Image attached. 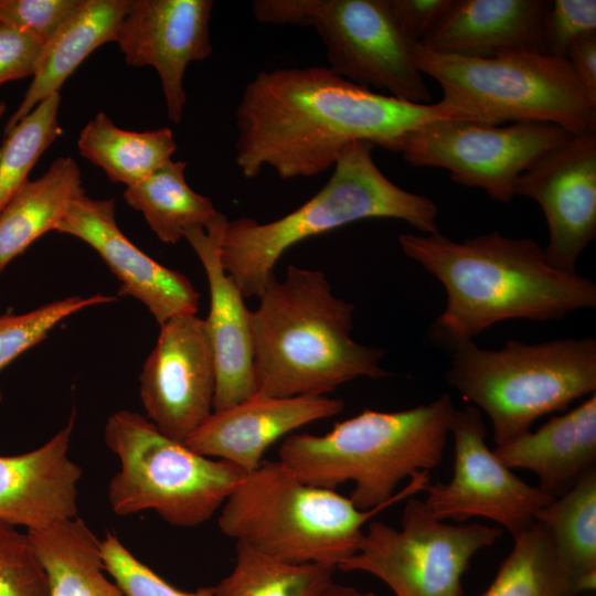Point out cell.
<instances>
[{
	"instance_id": "obj_1",
	"label": "cell",
	"mask_w": 596,
	"mask_h": 596,
	"mask_svg": "<svg viewBox=\"0 0 596 596\" xmlns=\"http://www.w3.org/2000/svg\"><path fill=\"white\" fill-rule=\"evenodd\" d=\"M441 119L453 118L439 103L379 94L328 66L260 71L235 109V162L247 179L266 167L281 179L313 177L352 142L400 153L411 134Z\"/></svg>"
},
{
	"instance_id": "obj_2",
	"label": "cell",
	"mask_w": 596,
	"mask_h": 596,
	"mask_svg": "<svg viewBox=\"0 0 596 596\" xmlns=\"http://www.w3.org/2000/svg\"><path fill=\"white\" fill-rule=\"evenodd\" d=\"M404 254L445 288V309L429 336L455 349L509 319L557 320L596 306V285L551 266L532 238L491 232L455 242L439 232L401 234Z\"/></svg>"
},
{
	"instance_id": "obj_3",
	"label": "cell",
	"mask_w": 596,
	"mask_h": 596,
	"mask_svg": "<svg viewBox=\"0 0 596 596\" xmlns=\"http://www.w3.org/2000/svg\"><path fill=\"white\" fill-rule=\"evenodd\" d=\"M251 311L253 376L257 394L326 395L359 377L390 375L381 348L351 338L354 305L337 297L324 273L288 266Z\"/></svg>"
},
{
	"instance_id": "obj_4",
	"label": "cell",
	"mask_w": 596,
	"mask_h": 596,
	"mask_svg": "<svg viewBox=\"0 0 596 596\" xmlns=\"http://www.w3.org/2000/svg\"><path fill=\"white\" fill-rule=\"evenodd\" d=\"M455 411L448 394L403 411L366 408L323 435L287 436L278 460L310 486L353 481L349 498L359 510L385 509L425 490L428 471L443 460Z\"/></svg>"
},
{
	"instance_id": "obj_5",
	"label": "cell",
	"mask_w": 596,
	"mask_h": 596,
	"mask_svg": "<svg viewBox=\"0 0 596 596\" xmlns=\"http://www.w3.org/2000/svg\"><path fill=\"white\" fill-rule=\"evenodd\" d=\"M374 146L349 145L327 183L306 203L269 223L249 217L228 221L221 248L224 269L245 298L257 297L291 246L366 219L401 220L421 234L438 233L435 202L393 183L376 166Z\"/></svg>"
},
{
	"instance_id": "obj_6",
	"label": "cell",
	"mask_w": 596,
	"mask_h": 596,
	"mask_svg": "<svg viewBox=\"0 0 596 596\" xmlns=\"http://www.w3.org/2000/svg\"><path fill=\"white\" fill-rule=\"evenodd\" d=\"M414 60L440 86L438 103L453 119L551 124L571 135L596 129V99L566 58L530 51L466 57L416 44Z\"/></svg>"
},
{
	"instance_id": "obj_7",
	"label": "cell",
	"mask_w": 596,
	"mask_h": 596,
	"mask_svg": "<svg viewBox=\"0 0 596 596\" xmlns=\"http://www.w3.org/2000/svg\"><path fill=\"white\" fill-rule=\"evenodd\" d=\"M383 509L359 510L334 489L302 482L279 460H263L223 503L219 528L276 560L337 568L358 551L364 524Z\"/></svg>"
},
{
	"instance_id": "obj_8",
	"label": "cell",
	"mask_w": 596,
	"mask_h": 596,
	"mask_svg": "<svg viewBox=\"0 0 596 596\" xmlns=\"http://www.w3.org/2000/svg\"><path fill=\"white\" fill-rule=\"evenodd\" d=\"M445 377L488 415L496 446H501L529 432L543 415L595 393L596 339L509 340L500 349L469 340L453 349Z\"/></svg>"
},
{
	"instance_id": "obj_9",
	"label": "cell",
	"mask_w": 596,
	"mask_h": 596,
	"mask_svg": "<svg viewBox=\"0 0 596 596\" xmlns=\"http://www.w3.org/2000/svg\"><path fill=\"white\" fill-rule=\"evenodd\" d=\"M104 439L119 460L107 499L120 517L152 510L171 525L198 526L222 508L245 475L227 461L168 437L136 412L111 414Z\"/></svg>"
},
{
	"instance_id": "obj_10",
	"label": "cell",
	"mask_w": 596,
	"mask_h": 596,
	"mask_svg": "<svg viewBox=\"0 0 596 596\" xmlns=\"http://www.w3.org/2000/svg\"><path fill=\"white\" fill-rule=\"evenodd\" d=\"M252 12L262 23L312 28L337 75L401 100L429 103L414 60L416 43L401 31L386 0H256Z\"/></svg>"
},
{
	"instance_id": "obj_11",
	"label": "cell",
	"mask_w": 596,
	"mask_h": 596,
	"mask_svg": "<svg viewBox=\"0 0 596 596\" xmlns=\"http://www.w3.org/2000/svg\"><path fill=\"white\" fill-rule=\"evenodd\" d=\"M501 534V529L477 522L445 523L424 501L408 498L400 529L369 522L358 551L337 568L374 575L396 596H461L471 558Z\"/></svg>"
},
{
	"instance_id": "obj_12",
	"label": "cell",
	"mask_w": 596,
	"mask_h": 596,
	"mask_svg": "<svg viewBox=\"0 0 596 596\" xmlns=\"http://www.w3.org/2000/svg\"><path fill=\"white\" fill-rule=\"evenodd\" d=\"M571 136L551 124L441 119L411 134L400 153L413 167L446 169L456 183L480 188L492 200L509 203L520 175Z\"/></svg>"
},
{
	"instance_id": "obj_13",
	"label": "cell",
	"mask_w": 596,
	"mask_h": 596,
	"mask_svg": "<svg viewBox=\"0 0 596 596\" xmlns=\"http://www.w3.org/2000/svg\"><path fill=\"white\" fill-rule=\"evenodd\" d=\"M449 434L454 438V475L447 483L426 486L428 512L440 521L487 518L512 538L529 529L536 512L554 498L520 479L496 457L487 445L479 408H456Z\"/></svg>"
},
{
	"instance_id": "obj_14",
	"label": "cell",
	"mask_w": 596,
	"mask_h": 596,
	"mask_svg": "<svg viewBox=\"0 0 596 596\" xmlns=\"http://www.w3.org/2000/svg\"><path fill=\"white\" fill-rule=\"evenodd\" d=\"M215 386L204 319L185 315L162 323L139 375L146 417L168 437L184 443L212 414Z\"/></svg>"
},
{
	"instance_id": "obj_15",
	"label": "cell",
	"mask_w": 596,
	"mask_h": 596,
	"mask_svg": "<svg viewBox=\"0 0 596 596\" xmlns=\"http://www.w3.org/2000/svg\"><path fill=\"white\" fill-rule=\"evenodd\" d=\"M514 193L534 200L544 213L547 263L576 272L579 255L596 237V129L543 153L520 175Z\"/></svg>"
},
{
	"instance_id": "obj_16",
	"label": "cell",
	"mask_w": 596,
	"mask_h": 596,
	"mask_svg": "<svg viewBox=\"0 0 596 596\" xmlns=\"http://www.w3.org/2000/svg\"><path fill=\"white\" fill-rule=\"evenodd\" d=\"M211 0H131L115 42L130 66L153 67L161 82L168 118L182 120L185 68L212 54Z\"/></svg>"
},
{
	"instance_id": "obj_17",
	"label": "cell",
	"mask_w": 596,
	"mask_h": 596,
	"mask_svg": "<svg viewBox=\"0 0 596 596\" xmlns=\"http://www.w3.org/2000/svg\"><path fill=\"white\" fill-rule=\"evenodd\" d=\"M94 248L120 281L119 296L141 301L161 326L177 316L196 315L200 295L190 279L152 259L131 243L115 219L113 199L83 192L56 227Z\"/></svg>"
},
{
	"instance_id": "obj_18",
	"label": "cell",
	"mask_w": 596,
	"mask_h": 596,
	"mask_svg": "<svg viewBox=\"0 0 596 596\" xmlns=\"http://www.w3.org/2000/svg\"><path fill=\"white\" fill-rule=\"evenodd\" d=\"M227 217L219 212L206 226L184 231L209 284L210 310L204 319L214 354L216 386L213 411H221L256 394L253 376L251 311L240 287L221 260Z\"/></svg>"
},
{
	"instance_id": "obj_19",
	"label": "cell",
	"mask_w": 596,
	"mask_h": 596,
	"mask_svg": "<svg viewBox=\"0 0 596 596\" xmlns=\"http://www.w3.org/2000/svg\"><path fill=\"white\" fill-rule=\"evenodd\" d=\"M343 408V401L326 395L275 397L256 393L234 406L213 411L184 444L248 472L262 464L264 454L281 437L336 416Z\"/></svg>"
},
{
	"instance_id": "obj_20",
	"label": "cell",
	"mask_w": 596,
	"mask_h": 596,
	"mask_svg": "<svg viewBox=\"0 0 596 596\" xmlns=\"http://www.w3.org/2000/svg\"><path fill=\"white\" fill-rule=\"evenodd\" d=\"M75 424H67L42 446L0 456V521L40 530L78 517L81 467L70 456Z\"/></svg>"
},
{
	"instance_id": "obj_21",
	"label": "cell",
	"mask_w": 596,
	"mask_h": 596,
	"mask_svg": "<svg viewBox=\"0 0 596 596\" xmlns=\"http://www.w3.org/2000/svg\"><path fill=\"white\" fill-rule=\"evenodd\" d=\"M544 0H453L422 46L437 53L492 57L543 51Z\"/></svg>"
},
{
	"instance_id": "obj_22",
	"label": "cell",
	"mask_w": 596,
	"mask_h": 596,
	"mask_svg": "<svg viewBox=\"0 0 596 596\" xmlns=\"http://www.w3.org/2000/svg\"><path fill=\"white\" fill-rule=\"evenodd\" d=\"M496 457L509 469L532 471L543 492L557 498L596 464V395L554 416L535 432L496 446Z\"/></svg>"
},
{
	"instance_id": "obj_23",
	"label": "cell",
	"mask_w": 596,
	"mask_h": 596,
	"mask_svg": "<svg viewBox=\"0 0 596 596\" xmlns=\"http://www.w3.org/2000/svg\"><path fill=\"white\" fill-rule=\"evenodd\" d=\"M131 0H81L79 6L41 47L32 82L4 126L7 134L38 104L60 93L64 82L100 45L116 39Z\"/></svg>"
},
{
	"instance_id": "obj_24",
	"label": "cell",
	"mask_w": 596,
	"mask_h": 596,
	"mask_svg": "<svg viewBox=\"0 0 596 596\" xmlns=\"http://www.w3.org/2000/svg\"><path fill=\"white\" fill-rule=\"evenodd\" d=\"M84 191L71 157L56 159L40 178L28 181L0 212V274L39 237L55 231Z\"/></svg>"
},
{
	"instance_id": "obj_25",
	"label": "cell",
	"mask_w": 596,
	"mask_h": 596,
	"mask_svg": "<svg viewBox=\"0 0 596 596\" xmlns=\"http://www.w3.org/2000/svg\"><path fill=\"white\" fill-rule=\"evenodd\" d=\"M26 534L46 573L49 596H126L106 575L100 540L79 517Z\"/></svg>"
},
{
	"instance_id": "obj_26",
	"label": "cell",
	"mask_w": 596,
	"mask_h": 596,
	"mask_svg": "<svg viewBox=\"0 0 596 596\" xmlns=\"http://www.w3.org/2000/svg\"><path fill=\"white\" fill-rule=\"evenodd\" d=\"M79 152L102 168L111 182L126 187L139 183L171 160L177 142L168 127L131 131L117 127L103 111L96 114L79 134Z\"/></svg>"
},
{
	"instance_id": "obj_27",
	"label": "cell",
	"mask_w": 596,
	"mask_h": 596,
	"mask_svg": "<svg viewBox=\"0 0 596 596\" xmlns=\"http://www.w3.org/2000/svg\"><path fill=\"white\" fill-rule=\"evenodd\" d=\"M185 168L184 161L171 159L124 192L125 201L141 212L157 237L168 244H177L189 227H206L219 214L210 198L189 187Z\"/></svg>"
},
{
	"instance_id": "obj_28",
	"label": "cell",
	"mask_w": 596,
	"mask_h": 596,
	"mask_svg": "<svg viewBox=\"0 0 596 596\" xmlns=\"http://www.w3.org/2000/svg\"><path fill=\"white\" fill-rule=\"evenodd\" d=\"M578 583L579 592L596 586V468L535 514Z\"/></svg>"
},
{
	"instance_id": "obj_29",
	"label": "cell",
	"mask_w": 596,
	"mask_h": 596,
	"mask_svg": "<svg viewBox=\"0 0 596 596\" xmlns=\"http://www.w3.org/2000/svg\"><path fill=\"white\" fill-rule=\"evenodd\" d=\"M577 579L558 556L544 525L535 521L513 538V547L480 596H577Z\"/></svg>"
},
{
	"instance_id": "obj_30",
	"label": "cell",
	"mask_w": 596,
	"mask_h": 596,
	"mask_svg": "<svg viewBox=\"0 0 596 596\" xmlns=\"http://www.w3.org/2000/svg\"><path fill=\"white\" fill-rule=\"evenodd\" d=\"M336 567L292 564L236 543L232 572L214 589L217 596H320L333 583Z\"/></svg>"
},
{
	"instance_id": "obj_31",
	"label": "cell",
	"mask_w": 596,
	"mask_h": 596,
	"mask_svg": "<svg viewBox=\"0 0 596 596\" xmlns=\"http://www.w3.org/2000/svg\"><path fill=\"white\" fill-rule=\"evenodd\" d=\"M60 93L38 104L6 135L0 147V212L29 181L43 152L61 135Z\"/></svg>"
},
{
	"instance_id": "obj_32",
	"label": "cell",
	"mask_w": 596,
	"mask_h": 596,
	"mask_svg": "<svg viewBox=\"0 0 596 596\" xmlns=\"http://www.w3.org/2000/svg\"><path fill=\"white\" fill-rule=\"evenodd\" d=\"M115 299L105 295L72 296L25 313L0 316V370L43 341L49 332L64 319L85 308L111 302Z\"/></svg>"
},
{
	"instance_id": "obj_33",
	"label": "cell",
	"mask_w": 596,
	"mask_h": 596,
	"mask_svg": "<svg viewBox=\"0 0 596 596\" xmlns=\"http://www.w3.org/2000/svg\"><path fill=\"white\" fill-rule=\"evenodd\" d=\"M0 596H49L46 573L26 532L1 521Z\"/></svg>"
},
{
	"instance_id": "obj_34",
	"label": "cell",
	"mask_w": 596,
	"mask_h": 596,
	"mask_svg": "<svg viewBox=\"0 0 596 596\" xmlns=\"http://www.w3.org/2000/svg\"><path fill=\"white\" fill-rule=\"evenodd\" d=\"M100 554L107 574L126 596H217L214 586L185 592L170 585L111 532L100 540Z\"/></svg>"
},
{
	"instance_id": "obj_35",
	"label": "cell",
	"mask_w": 596,
	"mask_h": 596,
	"mask_svg": "<svg viewBox=\"0 0 596 596\" xmlns=\"http://www.w3.org/2000/svg\"><path fill=\"white\" fill-rule=\"evenodd\" d=\"M593 33H596L595 0L549 1L542 19L545 54L565 58L574 41Z\"/></svg>"
},
{
	"instance_id": "obj_36",
	"label": "cell",
	"mask_w": 596,
	"mask_h": 596,
	"mask_svg": "<svg viewBox=\"0 0 596 596\" xmlns=\"http://www.w3.org/2000/svg\"><path fill=\"white\" fill-rule=\"evenodd\" d=\"M79 3L81 0H0V21L42 47Z\"/></svg>"
},
{
	"instance_id": "obj_37",
	"label": "cell",
	"mask_w": 596,
	"mask_h": 596,
	"mask_svg": "<svg viewBox=\"0 0 596 596\" xmlns=\"http://www.w3.org/2000/svg\"><path fill=\"white\" fill-rule=\"evenodd\" d=\"M453 0H386L401 31L414 43L436 26Z\"/></svg>"
},
{
	"instance_id": "obj_38",
	"label": "cell",
	"mask_w": 596,
	"mask_h": 596,
	"mask_svg": "<svg viewBox=\"0 0 596 596\" xmlns=\"http://www.w3.org/2000/svg\"><path fill=\"white\" fill-rule=\"evenodd\" d=\"M41 46L0 21V85L32 76Z\"/></svg>"
},
{
	"instance_id": "obj_39",
	"label": "cell",
	"mask_w": 596,
	"mask_h": 596,
	"mask_svg": "<svg viewBox=\"0 0 596 596\" xmlns=\"http://www.w3.org/2000/svg\"><path fill=\"white\" fill-rule=\"evenodd\" d=\"M565 58L587 92L596 99V33L574 41Z\"/></svg>"
},
{
	"instance_id": "obj_40",
	"label": "cell",
	"mask_w": 596,
	"mask_h": 596,
	"mask_svg": "<svg viewBox=\"0 0 596 596\" xmlns=\"http://www.w3.org/2000/svg\"><path fill=\"white\" fill-rule=\"evenodd\" d=\"M320 596H377L373 592H361L354 587L331 583Z\"/></svg>"
},
{
	"instance_id": "obj_41",
	"label": "cell",
	"mask_w": 596,
	"mask_h": 596,
	"mask_svg": "<svg viewBox=\"0 0 596 596\" xmlns=\"http://www.w3.org/2000/svg\"><path fill=\"white\" fill-rule=\"evenodd\" d=\"M6 111V104L3 102H0V117L4 114Z\"/></svg>"
}]
</instances>
